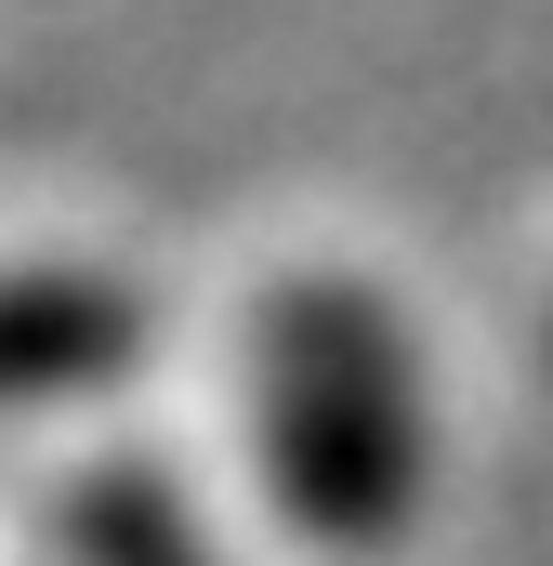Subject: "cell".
<instances>
[{
  "label": "cell",
  "instance_id": "6da1fadb",
  "mask_svg": "<svg viewBox=\"0 0 553 566\" xmlns=\"http://www.w3.org/2000/svg\"><path fill=\"white\" fill-rule=\"evenodd\" d=\"M251 448L316 554H383L421 501V369L396 303L290 277L251 316Z\"/></svg>",
  "mask_w": 553,
  "mask_h": 566
},
{
  "label": "cell",
  "instance_id": "7a4b0ae2",
  "mask_svg": "<svg viewBox=\"0 0 553 566\" xmlns=\"http://www.w3.org/2000/svg\"><path fill=\"white\" fill-rule=\"evenodd\" d=\"M133 329H145L133 290H106V277H53V264L0 277V409L119 382V369H133Z\"/></svg>",
  "mask_w": 553,
  "mask_h": 566
},
{
  "label": "cell",
  "instance_id": "3957f363",
  "mask_svg": "<svg viewBox=\"0 0 553 566\" xmlns=\"http://www.w3.org/2000/svg\"><path fill=\"white\" fill-rule=\"evenodd\" d=\"M66 554L80 566H211V541H198V514H185L158 474L106 461V474L66 488Z\"/></svg>",
  "mask_w": 553,
  "mask_h": 566
}]
</instances>
